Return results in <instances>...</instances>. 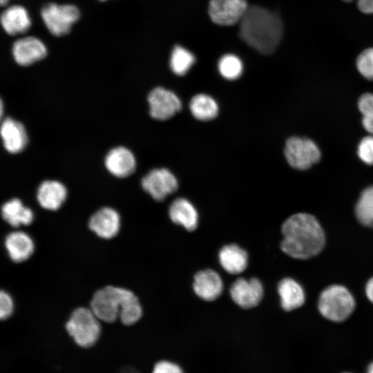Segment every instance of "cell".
<instances>
[{"label": "cell", "instance_id": "ffe728a7", "mask_svg": "<svg viewBox=\"0 0 373 373\" xmlns=\"http://www.w3.org/2000/svg\"><path fill=\"white\" fill-rule=\"evenodd\" d=\"M171 220L176 224L192 231L198 227V213L193 204L188 200L180 198L171 204L169 209Z\"/></svg>", "mask_w": 373, "mask_h": 373}, {"label": "cell", "instance_id": "603a6c76", "mask_svg": "<svg viewBox=\"0 0 373 373\" xmlns=\"http://www.w3.org/2000/svg\"><path fill=\"white\" fill-rule=\"evenodd\" d=\"M278 292L283 309L291 311L300 307L305 302L302 287L294 280L285 278L278 285Z\"/></svg>", "mask_w": 373, "mask_h": 373}, {"label": "cell", "instance_id": "cb8c5ba5", "mask_svg": "<svg viewBox=\"0 0 373 373\" xmlns=\"http://www.w3.org/2000/svg\"><path fill=\"white\" fill-rule=\"evenodd\" d=\"M142 316V308L138 298L129 289L121 288L119 318L126 325L137 322Z\"/></svg>", "mask_w": 373, "mask_h": 373}, {"label": "cell", "instance_id": "e0dca14e", "mask_svg": "<svg viewBox=\"0 0 373 373\" xmlns=\"http://www.w3.org/2000/svg\"><path fill=\"white\" fill-rule=\"evenodd\" d=\"M66 197V186L57 180H48L42 182L37 191V199L40 206L50 211L59 209Z\"/></svg>", "mask_w": 373, "mask_h": 373}, {"label": "cell", "instance_id": "44dd1931", "mask_svg": "<svg viewBox=\"0 0 373 373\" xmlns=\"http://www.w3.org/2000/svg\"><path fill=\"white\" fill-rule=\"evenodd\" d=\"M218 259L222 267L231 274L243 272L248 265L247 251L235 244L222 247L218 254Z\"/></svg>", "mask_w": 373, "mask_h": 373}, {"label": "cell", "instance_id": "83f0119b", "mask_svg": "<svg viewBox=\"0 0 373 373\" xmlns=\"http://www.w3.org/2000/svg\"><path fill=\"white\" fill-rule=\"evenodd\" d=\"M218 68L220 74L228 80L238 79L241 76L243 71V65L241 60L232 54L222 56L218 61Z\"/></svg>", "mask_w": 373, "mask_h": 373}, {"label": "cell", "instance_id": "7402d4cb", "mask_svg": "<svg viewBox=\"0 0 373 373\" xmlns=\"http://www.w3.org/2000/svg\"><path fill=\"white\" fill-rule=\"evenodd\" d=\"M1 215L3 220L14 227L29 225L34 219L32 211L18 198L5 202L1 207Z\"/></svg>", "mask_w": 373, "mask_h": 373}, {"label": "cell", "instance_id": "8fae6325", "mask_svg": "<svg viewBox=\"0 0 373 373\" xmlns=\"http://www.w3.org/2000/svg\"><path fill=\"white\" fill-rule=\"evenodd\" d=\"M230 296L235 303L244 309L258 305L263 296V286L256 278H239L231 285Z\"/></svg>", "mask_w": 373, "mask_h": 373}, {"label": "cell", "instance_id": "4dcf8cb0", "mask_svg": "<svg viewBox=\"0 0 373 373\" xmlns=\"http://www.w3.org/2000/svg\"><path fill=\"white\" fill-rule=\"evenodd\" d=\"M14 310V303L10 294L4 291L0 293V318L1 320L9 318Z\"/></svg>", "mask_w": 373, "mask_h": 373}, {"label": "cell", "instance_id": "5b68a950", "mask_svg": "<svg viewBox=\"0 0 373 373\" xmlns=\"http://www.w3.org/2000/svg\"><path fill=\"white\" fill-rule=\"evenodd\" d=\"M41 17L49 32L59 37L70 31L79 20L80 12L75 5L50 3L41 8Z\"/></svg>", "mask_w": 373, "mask_h": 373}, {"label": "cell", "instance_id": "3957f363", "mask_svg": "<svg viewBox=\"0 0 373 373\" xmlns=\"http://www.w3.org/2000/svg\"><path fill=\"white\" fill-rule=\"evenodd\" d=\"M318 310L325 318L341 322L353 312L354 299L351 293L343 286L334 285L324 289L318 300Z\"/></svg>", "mask_w": 373, "mask_h": 373}, {"label": "cell", "instance_id": "277c9868", "mask_svg": "<svg viewBox=\"0 0 373 373\" xmlns=\"http://www.w3.org/2000/svg\"><path fill=\"white\" fill-rule=\"evenodd\" d=\"M66 328L74 341L83 347L93 345L101 332L99 320L90 308L86 307L75 309L66 323Z\"/></svg>", "mask_w": 373, "mask_h": 373}, {"label": "cell", "instance_id": "8992f818", "mask_svg": "<svg viewBox=\"0 0 373 373\" xmlns=\"http://www.w3.org/2000/svg\"><path fill=\"white\" fill-rule=\"evenodd\" d=\"M285 156L291 166L305 170L316 163L321 152L312 140L305 137H291L286 142Z\"/></svg>", "mask_w": 373, "mask_h": 373}, {"label": "cell", "instance_id": "9c48e42d", "mask_svg": "<svg viewBox=\"0 0 373 373\" xmlns=\"http://www.w3.org/2000/svg\"><path fill=\"white\" fill-rule=\"evenodd\" d=\"M147 100L151 116L157 120L168 119L182 108V102L175 93L162 87L153 88Z\"/></svg>", "mask_w": 373, "mask_h": 373}, {"label": "cell", "instance_id": "4316f807", "mask_svg": "<svg viewBox=\"0 0 373 373\" xmlns=\"http://www.w3.org/2000/svg\"><path fill=\"white\" fill-rule=\"evenodd\" d=\"M195 61L194 55L187 49L175 46L170 58V67L177 75H184Z\"/></svg>", "mask_w": 373, "mask_h": 373}, {"label": "cell", "instance_id": "52a82bcc", "mask_svg": "<svg viewBox=\"0 0 373 373\" xmlns=\"http://www.w3.org/2000/svg\"><path fill=\"white\" fill-rule=\"evenodd\" d=\"M121 288L108 285L93 294L90 308L99 321L112 323L119 317Z\"/></svg>", "mask_w": 373, "mask_h": 373}, {"label": "cell", "instance_id": "30bf717a", "mask_svg": "<svg viewBox=\"0 0 373 373\" xmlns=\"http://www.w3.org/2000/svg\"><path fill=\"white\" fill-rule=\"evenodd\" d=\"M248 8L247 0H211L209 13L215 23L231 26L240 21Z\"/></svg>", "mask_w": 373, "mask_h": 373}, {"label": "cell", "instance_id": "74e56055", "mask_svg": "<svg viewBox=\"0 0 373 373\" xmlns=\"http://www.w3.org/2000/svg\"><path fill=\"white\" fill-rule=\"evenodd\" d=\"M9 0H0V3L1 6H5L8 4Z\"/></svg>", "mask_w": 373, "mask_h": 373}, {"label": "cell", "instance_id": "1f68e13d", "mask_svg": "<svg viewBox=\"0 0 373 373\" xmlns=\"http://www.w3.org/2000/svg\"><path fill=\"white\" fill-rule=\"evenodd\" d=\"M152 373H184L181 367L170 361H162L157 363Z\"/></svg>", "mask_w": 373, "mask_h": 373}, {"label": "cell", "instance_id": "d6a6232c", "mask_svg": "<svg viewBox=\"0 0 373 373\" xmlns=\"http://www.w3.org/2000/svg\"><path fill=\"white\" fill-rule=\"evenodd\" d=\"M358 106L363 115L373 113V94L362 95L358 99Z\"/></svg>", "mask_w": 373, "mask_h": 373}, {"label": "cell", "instance_id": "5bb4252c", "mask_svg": "<svg viewBox=\"0 0 373 373\" xmlns=\"http://www.w3.org/2000/svg\"><path fill=\"white\" fill-rule=\"evenodd\" d=\"M104 164L108 171L117 178H126L135 170V155L126 147L119 146L111 149L106 154Z\"/></svg>", "mask_w": 373, "mask_h": 373}, {"label": "cell", "instance_id": "4fadbf2b", "mask_svg": "<svg viewBox=\"0 0 373 373\" xmlns=\"http://www.w3.org/2000/svg\"><path fill=\"white\" fill-rule=\"evenodd\" d=\"M121 225L120 216L114 209L104 207L97 210L90 218V229L98 237L111 239L118 233Z\"/></svg>", "mask_w": 373, "mask_h": 373}, {"label": "cell", "instance_id": "e575fe53", "mask_svg": "<svg viewBox=\"0 0 373 373\" xmlns=\"http://www.w3.org/2000/svg\"><path fill=\"white\" fill-rule=\"evenodd\" d=\"M362 123L364 128L373 134V113L363 115Z\"/></svg>", "mask_w": 373, "mask_h": 373}, {"label": "cell", "instance_id": "ab89813d", "mask_svg": "<svg viewBox=\"0 0 373 373\" xmlns=\"http://www.w3.org/2000/svg\"><path fill=\"white\" fill-rule=\"evenodd\" d=\"M344 373H349V372H344Z\"/></svg>", "mask_w": 373, "mask_h": 373}, {"label": "cell", "instance_id": "d590c367", "mask_svg": "<svg viewBox=\"0 0 373 373\" xmlns=\"http://www.w3.org/2000/svg\"><path fill=\"white\" fill-rule=\"evenodd\" d=\"M365 292L368 299L373 303V277L367 281Z\"/></svg>", "mask_w": 373, "mask_h": 373}, {"label": "cell", "instance_id": "d6986e66", "mask_svg": "<svg viewBox=\"0 0 373 373\" xmlns=\"http://www.w3.org/2000/svg\"><path fill=\"white\" fill-rule=\"evenodd\" d=\"M5 247L10 258L15 262L28 260L33 254L35 245L31 237L23 231L10 233L5 239Z\"/></svg>", "mask_w": 373, "mask_h": 373}, {"label": "cell", "instance_id": "484cf974", "mask_svg": "<svg viewBox=\"0 0 373 373\" xmlns=\"http://www.w3.org/2000/svg\"><path fill=\"white\" fill-rule=\"evenodd\" d=\"M355 213L364 226L373 229V186L363 190L356 204Z\"/></svg>", "mask_w": 373, "mask_h": 373}, {"label": "cell", "instance_id": "7a4b0ae2", "mask_svg": "<svg viewBox=\"0 0 373 373\" xmlns=\"http://www.w3.org/2000/svg\"><path fill=\"white\" fill-rule=\"evenodd\" d=\"M240 22V35L249 46L265 55L276 50L283 35L282 21L276 13L252 6Z\"/></svg>", "mask_w": 373, "mask_h": 373}, {"label": "cell", "instance_id": "2e32d148", "mask_svg": "<svg viewBox=\"0 0 373 373\" xmlns=\"http://www.w3.org/2000/svg\"><path fill=\"white\" fill-rule=\"evenodd\" d=\"M193 290L200 298L212 301L217 299L223 290L220 275L212 269L198 271L194 276Z\"/></svg>", "mask_w": 373, "mask_h": 373}, {"label": "cell", "instance_id": "f1b7e54d", "mask_svg": "<svg viewBox=\"0 0 373 373\" xmlns=\"http://www.w3.org/2000/svg\"><path fill=\"white\" fill-rule=\"evenodd\" d=\"M356 67L364 77L373 79V48L365 49L358 56Z\"/></svg>", "mask_w": 373, "mask_h": 373}, {"label": "cell", "instance_id": "ba28073f", "mask_svg": "<svg viewBox=\"0 0 373 373\" xmlns=\"http://www.w3.org/2000/svg\"><path fill=\"white\" fill-rule=\"evenodd\" d=\"M141 185L154 200L162 201L178 189V182L169 169L158 168L146 174L141 180Z\"/></svg>", "mask_w": 373, "mask_h": 373}, {"label": "cell", "instance_id": "d4e9b609", "mask_svg": "<svg viewBox=\"0 0 373 373\" xmlns=\"http://www.w3.org/2000/svg\"><path fill=\"white\" fill-rule=\"evenodd\" d=\"M192 115L200 121H209L214 119L218 113V105L210 95L200 93L194 95L189 103Z\"/></svg>", "mask_w": 373, "mask_h": 373}, {"label": "cell", "instance_id": "6da1fadb", "mask_svg": "<svg viewBox=\"0 0 373 373\" xmlns=\"http://www.w3.org/2000/svg\"><path fill=\"white\" fill-rule=\"evenodd\" d=\"M282 251L296 259H307L318 254L324 247V231L312 215L296 213L290 216L282 226Z\"/></svg>", "mask_w": 373, "mask_h": 373}, {"label": "cell", "instance_id": "836d02e7", "mask_svg": "<svg viewBox=\"0 0 373 373\" xmlns=\"http://www.w3.org/2000/svg\"><path fill=\"white\" fill-rule=\"evenodd\" d=\"M343 1L346 2H351L353 0ZM357 6L359 10L364 13H373V0H357Z\"/></svg>", "mask_w": 373, "mask_h": 373}, {"label": "cell", "instance_id": "ac0fdd59", "mask_svg": "<svg viewBox=\"0 0 373 373\" xmlns=\"http://www.w3.org/2000/svg\"><path fill=\"white\" fill-rule=\"evenodd\" d=\"M1 24L7 34L17 35L29 30L31 26V19L28 10L23 6L13 5L2 12Z\"/></svg>", "mask_w": 373, "mask_h": 373}, {"label": "cell", "instance_id": "f35d334b", "mask_svg": "<svg viewBox=\"0 0 373 373\" xmlns=\"http://www.w3.org/2000/svg\"><path fill=\"white\" fill-rule=\"evenodd\" d=\"M100 1H106V0H100Z\"/></svg>", "mask_w": 373, "mask_h": 373}, {"label": "cell", "instance_id": "f546056e", "mask_svg": "<svg viewBox=\"0 0 373 373\" xmlns=\"http://www.w3.org/2000/svg\"><path fill=\"white\" fill-rule=\"evenodd\" d=\"M357 153L364 163L373 165V136H367L361 140Z\"/></svg>", "mask_w": 373, "mask_h": 373}, {"label": "cell", "instance_id": "9a60e30c", "mask_svg": "<svg viewBox=\"0 0 373 373\" xmlns=\"http://www.w3.org/2000/svg\"><path fill=\"white\" fill-rule=\"evenodd\" d=\"M0 131L3 147L8 153H20L26 146L28 135L20 122L6 117L1 122Z\"/></svg>", "mask_w": 373, "mask_h": 373}, {"label": "cell", "instance_id": "7c38bea8", "mask_svg": "<svg viewBox=\"0 0 373 373\" xmlns=\"http://www.w3.org/2000/svg\"><path fill=\"white\" fill-rule=\"evenodd\" d=\"M12 54L17 64L28 66L43 59L47 55V48L41 39L29 36L13 43Z\"/></svg>", "mask_w": 373, "mask_h": 373}, {"label": "cell", "instance_id": "8d00e7d4", "mask_svg": "<svg viewBox=\"0 0 373 373\" xmlns=\"http://www.w3.org/2000/svg\"><path fill=\"white\" fill-rule=\"evenodd\" d=\"M367 373H373V362L369 365Z\"/></svg>", "mask_w": 373, "mask_h": 373}]
</instances>
